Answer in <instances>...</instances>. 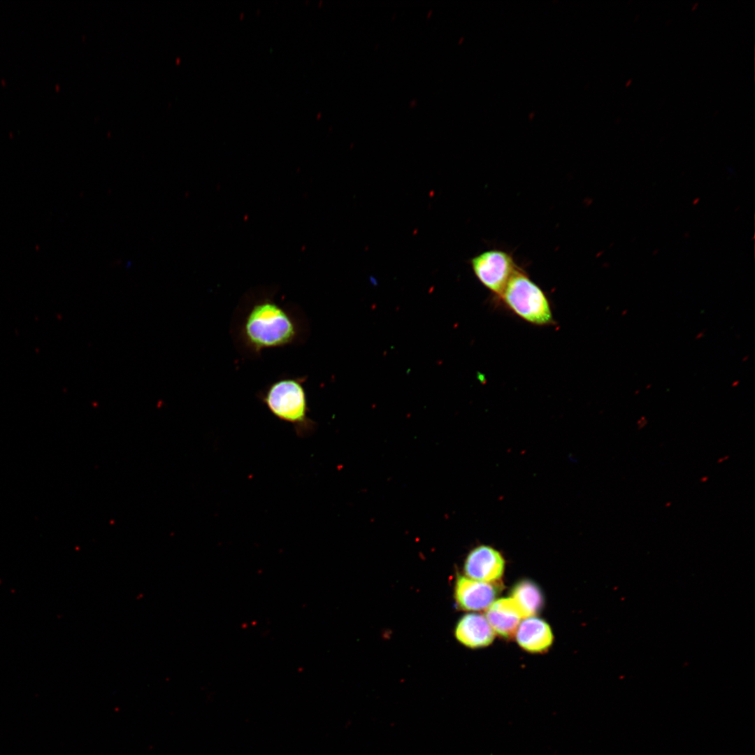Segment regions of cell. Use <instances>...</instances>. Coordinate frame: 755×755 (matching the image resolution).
<instances>
[{"label": "cell", "mask_w": 755, "mask_h": 755, "mask_svg": "<svg viewBox=\"0 0 755 755\" xmlns=\"http://www.w3.org/2000/svg\"><path fill=\"white\" fill-rule=\"evenodd\" d=\"M275 289H257L241 298L233 314L230 335L244 358L261 357L266 349L305 343L310 325L297 305L279 301Z\"/></svg>", "instance_id": "6da1fadb"}, {"label": "cell", "mask_w": 755, "mask_h": 755, "mask_svg": "<svg viewBox=\"0 0 755 755\" xmlns=\"http://www.w3.org/2000/svg\"><path fill=\"white\" fill-rule=\"evenodd\" d=\"M307 376L281 375L260 390L257 397L278 419L291 424L298 436H309L317 424L309 417L305 388Z\"/></svg>", "instance_id": "7a4b0ae2"}, {"label": "cell", "mask_w": 755, "mask_h": 755, "mask_svg": "<svg viewBox=\"0 0 755 755\" xmlns=\"http://www.w3.org/2000/svg\"><path fill=\"white\" fill-rule=\"evenodd\" d=\"M500 297L510 310L528 323L540 326L553 323L551 306L546 294L518 267Z\"/></svg>", "instance_id": "3957f363"}, {"label": "cell", "mask_w": 755, "mask_h": 755, "mask_svg": "<svg viewBox=\"0 0 755 755\" xmlns=\"http://www.w3.org/2000/svg\"><path fill=\"white\" fill-rule=\"evenodd\" d=\"M477 279L487 289L501 296L517 268L512 257L500 250L484 251L470 259Z\"/></svg>", "instance_id": "277c9868"}, {"label": "cell", "mask_w": 755, "mask_h": 755, "mask_svg": "<svg viewBox=\"0 0 755 755\" xmlns=\"http://www.w3.org/2000/svg\"><path fill=\"white\" fill-rule=\"evenodd\" d=\"M501 586L458 575L454 585V598L460 609L479 611L487 609L496 599Z\"/></svg>", "instance_id": "5b68a950"}, {"label": "cell", "mask_w": 755, "mask_h": 755, "mask_svg": "<svg viewBox=\"0 0 755 755\" xmlns=\"http://www.w3.org/2000/svg\"><path fill=\"white\" fill-rule=\"evenodd\" d=\"M504 568L505 560L502 554L488 545L473 548L467 555L463 567L466 576L485 582H498Z\"/></svg>", "instance_id": "8992f818"}, {"label": "cell", "mask_w": 755, "mask_h": 755, "mask_svg": "<svg viewBox=\"0 0 755 755\" xmlns=\"http://www.w3.org/2000/svg\"><path fill=\"white\" fill-rule=\"evenodd\" d=\"M454 635L461 644L470 648L486 647L494 638V632L486 618L475 613L467 614L459 620Z\"/></svg>", "instance_id": "52a82bcc"}, {"label": "cell", "mask_w": 755, "mask_h": 755, "mask_svg": "<svg viewBox=\"0 0 755 755\" xmlns=\"http://www.w3.org/2000/svg\"><path fill=\"white\" fill-rule=\"evenodd\" d=\"M515 633L520 647L532 653L547 650L553 642V634L548 624L535 617L525 618Z\"/></svg>", "instance_id": "ba28073f"}, {"label": "cell", "mask_w": 755, "mask_h": 755, "mask_svg": "<svg viewBox=\"0 0 755 755\" xmlns=\"http://www.w3.org/2000/svg\"><path fill=\"white\" fill-rule=\"evenodd\" d=\"M485 618L493 629L503 638H512L522 618L511 598L495 600L487 608Z\"/></svg>", "instance_id": "9c48e42d"}, {"label": "cell", "mask_w": 755, "mask_h": 755, "mask_svg": "<svg viewBox=\"0 0 755 755\" xmlns=\"http://www.w3.org/2000/svg\"><path fill=\"white\" fill-rule=\"evenodd\" d=\"M510 598L522 618L524 619L538 614L544 604L541 589L537 584L528 580L517 583L511 591Z\"/></svg>", "instance_id": "30bf717a"}, {"label": "cell", "mask_w": 755, "mask_h": 755, "mask_svg": "<svg viewBox=\"0 0 755 755\" xmlns=\"http://www.w3.org/2000/svg\"><path fill=\"white\" fill-rule=\"evenodd\" d=\"M705 330H703V331H701L700 332H699V333H698V334L696 335V338H696V339H697V340H698V339H700V338H701L702 337H703V336L705 335Z\"/></svg>", "instance_id": "8fae6325"}, {"label": "cell", "mask_w": 755, "mask_h": 755, "mask_svg": "<svg viewBox=\"0 0 755 755\" xmlns=\"http://www.w3.org/2000/svg\"><path fill=\"white\" fill-rule=\"evenodd\" d=\"M739 382H739V381H738V380L735 381L734 382H733V384H732V387H736V386H738V385L739 384Z\"/></svg>", "instance_id": "7c38bea8"}, {"label": "cell", "mask_w": 755, "mask_h": 755, "mask_svg": "<svg viewBox=\"0 0 755 755\" xmlns=\"http://www.w3.org/2000/svg\"><path fill=\"white\" fill-rule=\"evenodd\" d=\"M748 358H749V356H745V357H743L742 361H745L747 359H748Z\"/></svg>", "instance_id": "4fadbf2b"}, {"label": "cell", "mask_w": 755, "mask_h": 755, "mask_svg": "<svg viewBox=\"0 0 755 755\" xmlns=\"http://www.w3.org/2000/svg\"><path fill=\"white\" fill-rule=\"evenodd\" d=\"M650 386H651L650 384H649V385H647V387L646 388H647V389H648V388H649V387H650Z\"/></svg>", "instance_id": "5bb4252c"}, {"label": "cell", "mask_w": 755, "mask_h": 755, "mask_svg": "<svg viewBox=\"0 0 755 755\" xmlns=\"http://www.w3.org/2000/svg\"><path fill=\"white\" fill-rule=\"evenodd\" d=\"M638 393H639V390H638V391H635V394H638Z\"/></svg>", "instance_id": "9a60e30c"}]
</instances>
